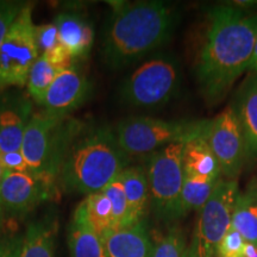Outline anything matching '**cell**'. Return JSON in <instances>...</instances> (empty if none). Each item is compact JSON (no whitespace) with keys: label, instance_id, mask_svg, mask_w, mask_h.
Returning <instances> with one entry per match:
<instances>
[{"label":"cell","instance_id":"obj_30","mask_svg":"<svg viewBox=\"0 0 257 257\" xmlns=\"http://www.w3.org/2000/svg\"><path fill=\"white\" fill-rule=\"evenodd\" d=\"M0 163L6 172L30 173L23 154L21 150L10 153H0Z\"/></svg>","mask_w":257,"mask_h":257},{"label":"cell","instance_id":"obj_3","mask_svg":"<svg viewBox=\"0 0 257 257\" xmlns=\"http://www.w3.org/2000/svg\"><path fill=\"white\" fill-rule=\"evenodd\" d=\"M83 126L70 141L57 176L66 191L89 195L102 191L126 168L127 156L111 128L82 133Z\"/></svg>","mask_w":257,"mask_h":257},{"label":"cell","instance_id":"obj_6","mask_svg":"<svg viewBox=\"0 0 257 257\" xmlns=\"http://www.w3.org/2000/svg\"><path fill=\"white\" fill-rule=\"evenodd\" d=\"M181 70L173 56L160 55L141 64L127 76L120 88V98L135 107L165 105L179 91Z\"/></svg>","mask_w":257,"mask_h":257},{"label":"cell","instance_id":"obj_36","mask_svg":"<svg viewBox=\"0 0 257 257\" xmlns=\"http://www.w3.org/2000/svg\"><path fill=\"white\" fill-rule=\"evenodd\" d=\"M2 212H3V207H2V201H0V217H2Z\"/></svg>","mask_w":257,"mask_h":257},{"label":"cell","instance_id":"obj_2","mask_svg":"<svg viewBox=\"0 0 257 257\" xmlns=\"http://www.w3.org/2000/svg\"><path fill=\"white\" fill-rule=\"evenodd\" d=\"M102 56L112 69H121L136 62L169 40L179 14L165 2L113 3Z\"/></svg>","mask_w":257,"mask_h":257},{"label":"cell","instance_id":"obj_27","mask_svg":"<svg viewBox=\"0 0 257 257\" xmlns=\"http://www.w3.org/2000/svg\"><path fill=\"white\" fill-rule=\"evenodd\" d=\"M185 250L184 234L178 230H172L154 246L153 257H182Z\"/></svg>","mask_w":257,"mask_h":257},{"label":"cell","instance_id":"obj_15","mask_svg":"<svg viewBox=\"0 0 257 257\" xmlns=\"http://www.w3.org/2000/svg\"><path fill=\"white\" fill-rule=\"evenodd\" d=\"M106 257H153L154 246L143 223L111 230L104 237Z\"/></svg>","mask_w":257,"mask_h":257},{"label":"cell","instance_id":"obj_22","mask_svg":"<svg viewBox=\"0 0 257 257\" xmlns=\"http://www.w3.org/2000/svg\"><path fill=\"white\" fill-rule=\"evenodd\" d=\"M35 40L40 56L61 67L70 66V57L60 41L59 30L55 23H48L35 27Z\"/></svg>","mask_w":257,"mask_h":257},{"label":"cell","instance_id":"obj_18","mask_svg":"<svg viewBox=\"0 0 257 257\" xmlns=\"http://www.w3.org/2000/svg\"><path fill=\"white\" fill-rule=\"evenodd\" d=\"M118 178L123 184L127 201L126 226L142 223L150 199L146 168L126 167Z\"/></svg>","mask_w":257,"mask_h":257},{"label":"cell","instance_id":"obj_35","mask_svg":"<svg viewBox=\"0 0 257 257\" xmlns=\"http://www.w3.org/2000/svg\"><path fill=\"white\" fill-rule=\"evenodd\" d=\"M5 174H6V170L3 168L2 163H0V186H2V184H3V180H4V178H5Z\"/></svg>","mask_w":257,"mask_h":257},{"label":"cell","instance_id":"obj_1","mask_svg":"<svg viewBox=\"0 0 257 257\" xmlns=\"http://www.w3.org/2000/svg\"><path fill=\"white\" fill-rule=\"evenodd\" d=\"M195 60V78L208 105L223 100L248 69L257 37V14L233 5L213 6Z\"/></svg>","mask_w":257,"mask_h":257},{"label":"cell","instance_id":"obj_26","mask_svg":"<svg viewBox=\"0 0 257 257\" xmlns=\"http://www.w3.org/2000/svg\"><path fill=\"white\" fill-rule=\"evenodd\" d=\"M102 192L107 195L112 205V212H113L115 229L118 227L126 226L127 219V201L125 197V191L121 184L120 179L115 178L102 189Z\"/></svg>","mask_w":257,"mask_h":257},{"label":"cell","instance_id":"obj_19","mask_svg":"<svg viewBox=\"0 0 257 257\" xmlns=\"http://www.w3.org/2000/svg\"><path fill=\"white\" fill-rule=\"evenodd\" d=\"M236 113L245 144L246 160L255 159L257 157V75L242 89Z\"/></svg>","mask_w":257,"mask_h":257},{"label":"cell","instance_id":"obj_9","mask_svg":"<svg viewBox=\"0 0 257 257\" xmlns=\"http://www.w3.org/2000/svg\"><path fill=\"white\" fill-rule=\"evenodd\" d=\"M237 180L221 178L199 214L192 250L197 257H216L218 244L231 226L236 199Z\"/></svg>","mask_w":257,"mask_h":257},{"label":"cell","instance_id":"obj_20","mask_svg":"<svg viewBox=\"0 0 257 257\" xmlns=\"http://www.w3.org/2000/svg\"><path fill=\"white\" fill-rule=\"evenodd\" d=\"M57 224L44 218L31 223L23 236L21 257H55Z\"/></svg>","mask_w":257,"mask_h":257},{"label":"cell","instance_id":"obj_33","mask_svg":"<svg viewBox=\"0 0 257 257\" xmlns=\"http://www.w3.org/2000/svg\"><path fill=\"white\" fill-rule=\"evenodd\" d=\"M248 70L250 72H257V37L255 42V49H253V54L251 57V61H250Z\"/></svg>","mask_w":257,"mask_h":257},{"label":"cell","instance_id":"obj_31","mask_svg":"<svg viewBox=\"0 0 257 257\" xmlns=\"http://www.w3.org/2000/svg\"><path fill=\"white\" fill-rule=\"evenodd\" d=\"M23 236L14 234L0 239V257H21Z\"/></svg>","mask_w":257,"mask_h":257},{"label":"cell","instance_id":"obj_13","mask_svg":"<svg viewBox=\"0 0 257 257\" xmlns=\"http://www.w3.org/2000/svg\"><path fill=\"white\" fill-rule=\"evenodd\" d=\"M32 114V102L28 96L16 92L0 96V153L21 150Z\"/></svg>","mask_w":257,"mask_h":257},{"label":"cell","instance_id":"obj_17","mask_svg":"<svg viewBox=\"0 0 257 257\" xmlns=\"http://www.w3.org/2000/svg\"><path fill=\"white\" fill-rule=\"evenodd\" d=\"M206 134L192 138L185 144L182 168L186 179L218 180L221 178L219 165L208 146Z\"/></svg>","mask_w":257,"mask_h":257},{"label":"cell","instance_id":"obj_23","mask_svg":"<svg viewBox=\"0 0 257 257\" xmlns=\"http://www.w3.org/2000/svg\"><path fill=\"white\" fill-rule=\"evenodd\" d=\"M85 205L87 218L95 232L104 240L106 233L115 229L113 212L110 199L104 192H96L89 194L82 201Z\"/></svg>","mask_w":257,"mask_h":257},{"label":"cell","instance_id":"obj_29","mask_svg":"<svg viewBox=\"0 0 257 257\" xmlns=\"http://www.w3.org/2000/svg\"><path fill=\"white\" fill-rule=\"evenodd\" d=\"M27 3L0 0V44Z\"/></svg>","mask_w":257,"mask_h":257},{"label":"cell","instance_id":"obj_28","mask_svg":"<svg viewBox=\"0 0 257 257\" xmlns=\"http://www.w3.org/2000/svg\"><path fill=\"white\" fill-rule=\"evenodd\" d=\"M246 242L234 227L230 226L218 244L216 257H244Z\"/></svg>","mask_w":257,"mask_h":257},{"label":"cell","instance_id":"obj_4","mask_svg":"<svg viewBox=\"0 0 257 257\" xmlns=\"http://www.w3.org/2000/svg\"><path fill=\"white\" fill-rule=\"evenodd\" d=\"M82 125L46 110L35 112L21 146L31 174L54 184L67 148Z\"/></svg>","mask_w":257,"mask_h":257},{"label":"cell","instance_id":"obj_7","mask_svg":"<svg viewBox=\"0 0 257 257\" xmlns=\"http://www.w3.org/2000/svg\"><path fill=\"white\" fill-rule=\"evenodd\" d=\"M186 142L173 143L150 155L146 173L153 207L161 219L179 218V204L184 185L182 154Z\"/></svg>","mask_w":257,"mask_h":257},{"label":"cell","instance_id":"obj_14","mask_svg":"<svg viewBox=\"0 0 257 257\" xmlns=\"http://www.w3.org/2000/svg\"><path fill=\"white\" fill-rule=\"evenodd\" d=\"M54 23L70 60L85 59L89 55L94 41V31L89 22L80 15L63 12L56 16Z\"/></svg>","mask_w":257,"mask_h":257},{"label":"cell","instance_id":"obj_25","mask_svg":"<svg viewBox=\"0 0 257 257\" xmlns=\"http://www.w3.org/2000/svg\"><path fill=\"white\" fill-rule=\"evenodd\" d=\"M64 68H67V67L57 66V64L50 62L46 57H38L32 66L27 82L29 95L32 100L41 104L51 83L54 82V80L56 79L61 70Z\"/></svg>","mask_w":257,"mask_h":257},{"label":"cell","instance_id":"obj_32","mask_svg":"<svg viewBox=\"0 0 257 257\" xmlns=\"http://www.w3.org/2000/svg\"><path fill=\"white\" fill-rule=\"evenodd\" d=\"M244 257H257V245L256 244L246 243Z\"/></svg>","mask_w":257,"mask_h":257},{"label":"cell","instance_id":"obj_5","mask_svg":"<svg viewBox=\"0 0 257 257\" xmlns=\"http://www.w3.org/2000/svg\"><path fill=\"white\" fill-rule=\"evenodd\" d=\"M211 120H165L150 117H133L120 121L114 134L125 155L143 156L167 146L188 142L207 133Z\"/></svg>","mask_w":257,"mask_h":257},{"label":"cell","instance_id":"obj_24","mask_svg":"<svg viewBox=\"0 0 257 257\" xmlns=\"http://www.w3.org/2000/svg\"><path fill=\"white\" fill-rule=\"evenodd\" d=\"M220 179L199 180L184 178V185L180 195L179 218L184 217L189 211L201 210L210 199Z\"/></svg>","mask_w":257,"mask_h":257},{"label":"cell","instance_id":"obj_12","mask_svg":"<svg viewBox=\"0 0 257 257\" xmlns=\"http://www.w3.org/2000/svg\"><path fill=\"white\" fill-rule=\"evenodd\" d=\"M91 94V83L83 73L70 64L61 70L41 104L49 113L67 117Z\"/></svg>","mask_w":257,"mask_h":257},{"label":"cell","instance_id":"obj_16","mask_svg":"<svg viewBox=\"0 0 257 257\" xmlns=\"http://www.w3.org/2000/svg\"><path fill=\"white\" fill-rule=\"evenodd\" d=\"M70 257H106L104 240L89 223L83 202L76 207L68 229Z\"/></svg>","mask_w":257,"mask_h":257},{"label":"cell","instance_id":"obj_21","mask_svg":"<svg viewBox=\"0 0 257 257\" xmlns=\"http://www.w3.org/2000/svg\"><path fill=\"white\" fill-rule=\"evenodd\" d=\"M231 226L234 227L246 243L257 245V186L238 193L232 213Z\"/></svg>","mask_w":257,"mask_h":257},{"label":"cell","instance_id":"obj_10","mask_svg":"<svg viewBox=\"0 0 257 257\" xmlns=\"http://www.w3.org/2000/svg\"><path fill=\"white\" fill-rule=\"evenodd\" d=\"M206 138L212 153L217 159L221 175L226 180H236L246 161L245 144L233 106L210 121Z\"/></svg>","mask_w":257,"mask_h":257},{"label":"cell","instance_id":"obj_8","mask_svg":"<svg viewBox=\"0 0 257 257\" xmlns=\"http://www.w3.org/2000/svg\"><path fill=\"white\" fill-rule=\"evenodd\" d=\"M35 27L32 5L27 4L0 44V93L27 86L32 66L40 57Z\"/></svg>","mask_w":257,"mask_h":257},{"label":"cell","instance_id":"obj_11","mask_svg":"<svg viewBox=\"0 0 257 257\" xmlns=\"http://www.w3.org/2000/svg\"><path fill=\"white\" fill-rule=\"evenodd\" d=\"M53 195V182L31 173L6 172L0 186L3 210L12 214H24Z\"/></svg>","mask_w":257,"mask_h":257},{"label":"cell","instance_id":"obj_34","mask_svg":"<svg viewBox=\"0 0 257 257\" xmlns=\"http://www.w3.org/2000/svg\"><path fill=\"white\" fill-rule=\"evenodd\" d=\"M182 257H197V256H195V253L192 250V248H188V249L186 248L185 252H184V256H182Z\"/></svg>","mask_w":257,"mask_h":257}]
</instances>
